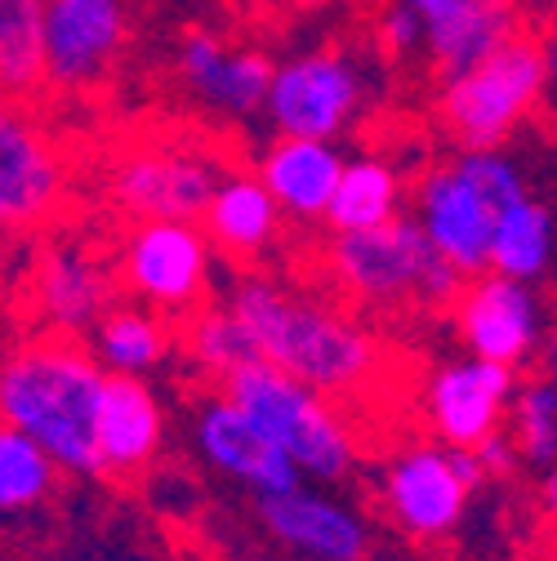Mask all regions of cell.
Here are the masks:
<instances>
[{
  "label": "cell",
  "mask_w": 557,
  "mask_h": 561,
  "mask_svg": "<svg viewBox=\"0 0 557 561\" xmlns=\"http://www.w3.org/2000/svg\"><path fill=\"white\" fill-rule=\"evenodd\" d=\"M228 308L246 321L268 366L334 401H353L384 379L388 347L379 334L326 299L282 286L263 272H246L228 295Z\"/></svg>",
  "instance_id": "1"
},
{
  "label": "cell",
  "mask_w": 557,
  "mask_h": 561,
  "mask_svg": "<svg viewBox=\"0 0 557 561\" xmlns=\"http://www.w3.org/2000/svg\"><path fill=\"white\" fill-rule=\"evenodd\" d=\"M103 383L90 343L49 330L0 357V424L41 442L62 472L103 477L94 442Z\"/></svg>",
  "instance_id": "2"
},
{
  "label": "cell",
  "mask_w": 557,
  "mask_h": 561,
  "mask_svg": "<svg viewBox=\"0 0 557 561\" xmlns=\"http://www.w3.org/2000/svg\"><path fill=\"white\" fill-rule=\"evenodd\" d=\"M326 267L334 286L371 312H442L464 290V276L433 250L414 215H397L371 232H334L326 241Z\"/></svg>",
  "instance_id": "3"
},
{
  "label": "cell",
  "mask_w": 557,
  "mask_h": 561,
  "mask_svg": "<svg viewBox=\"0 0 557 561\" xmlns=\"http://www.w3.org/2000/svg\"><path fill=\"white\" fill-rule=\"evenodd\" d=\"M224 392L295 459L304 477L343 481L362 463V437L353 428V419H348V410L334 397L291 379L286 370L254 362L237 370L224 383Z\"/></svg>",
  "instance_id": "4"
},
{
  "label": "cell",
  "mask_w": 557,
  "mask_h": 561,
  "mask_svg": "<svg viewBox=\"0 0 557 561\" xmlns=\"http://www.w3.org/2000/svg\"><path fill=\"white\" fill-rule=\"evenodd\" d=\"M544 85V45L531 36H509L473 72L446 81L442 125L468 152H496L518 129V121L539 103Z\"/></svg>",
  "instance_id": "5"
},
{
  "label": "cell",
  "mask_w": 557,
  "mask_h": 561,
  "mask_svg": "<svg viewBox=\"0 0 557 561\" xmlns=\"http://www.w3.org/2000/svg\"><path fill=\"white\" fill-rule=\"evenodd\" d=\"M481 468L473 450H455L442 442L397 446L379 477V508L388 522L414 543H442L464 522L468 495L481 485Z\"/></svg>",
  "instance_id": "6"
},
{
  "label": "cell",
  "mask_w": 557,
  "mask_h": 561,
  "mask_svg": "<svg viewBox=\"0 0 557 561\" xmlns=\"http://www.w3.org/2000/svg\"><path fill=\"white\" fill-rule=\"evenodd\" d=\"M211 237L196 224H134L116 259L121 290L170 321L192 317V308H201L205 286H211Z\"/></svg>",
  "instance_id": "7"
},
{
  "label": "cell",
  "mask_w": 557,
  "mask_h": 561,
  "mask_svg": "<svg viewBox=\"0 0 557 561\" xmlns=\"http://www.w3.org/2000/svg\"><path fill=\"white\" fill-rule=\"evenodd\" d=\"M219 183L224 179H215V161H205L196 148L157 144V138L125 148L107 170V192L121 215H129L134 224H196L205 219V205H211Z\"/></svg>",
  "instance_id": "8"
},
{
  "label": "cell",
  "mask_w": 557,
  "mask_h": 561,
  "mask_svg": "<svg viewBox=\"0 0 557 561\" xmlns=\"http://www.w3.org/2000/svg\"><path fill=\"white\" fill-rule=\"evenodd\" d=\"M192 437H196L201 459L215 472L241 481L254 500H272V495L299 490L304 472L295 468V459L276 446L228 392H211V397L196 401Z\"/></svg>",
  "instance_id": "9"
},
{
  "label": "cell",
  "mask_w": 557,
  "mask_h": 561,
  "mask_svg": "<svg viewBox=\"0 0 557 561\" xmlns=\"http://www.w3.org/2000/svg\"><path fill=\"white\" fill-rule=\"evenodd\" d=\"M67 201V161L54 138L0 94V228H36Z\"/></svg>",
  "instance_id": "10"
},
{
  "label": "cell",
  "mask_w": 557,
  "mask_h": 561,
  "mask_svg": "<svg viewBox=\"0 0 557 561\" xmlns=\"http://www.w3.org/2000/svg\"><path fill=\"white\" fill-rule=\"evenodd\" d=\"M451 317H455L464 347L481 362L522 370L544 347L539 304H535L531 286L513 276H500V272H481V276L464 280Z\"/></svg>",
  "instance_id": "11"
},
{
  "label": "cell",
  "mask_w": 557,
  "mask_h": 561,
  "mask_svg": "<svg viewBox=\"0 0 557 561\" xmlns=\"http://www.w3.org/2000/svg\"><path fill=\"white\" fill-rule=\"evenodd\" d=\"M518 388L522 379L509 366L481 357L446 362L424 379V419L442 446L477 450L491 433H500Z\"/></svg>",
  "instance_id": "12"
},
{
  "label": "cell",
  "mask_w": 557,
  "mask_h": 561,
  "mask_svg": "<svg viewBox=\"0 0 557 561\" xmlns=\"http://www.w3.org/2000/svg\"><path fill=\"white\" fill-rule=\"evenodd\" d=\"M362 107V81L353 62L334 49L286 62L272 81L268 116L286 138H330Z\"/></svg>",
  "instance_id": "13"
},
{
  "label": "cell",
  "mask_w": 557,
  "mask_h": 561,
  "mask_svg": "<svg viewBox=\"0 0 557 561\" xmlns=\"http://www.w3.org/2000/svg\"><path fill=\"white\" fill-rule=\"evenodd\" d=\"M414 219H420L433 250L464 280L491 272V241H496L500 215L481 201V192L464 179V170L455 161L437 165L420 179V192H414Z\"/></svg>",
  "instance_id": "14"
},
{
  "label": "cell",
  "mask_w": 557,
  "mask_h": 561,
  "mask_svg": "<svg viewBox=\"0 0 557 561\" xmlns=\"http://www.w3.org/2000/svg\"><path fill=\"white\" fill-rule=\"evenodd\" d=\"M125 41L121 0H49L45 5V81L81 90Z\"/></svg>",
  "instance_id": "15"
},
{
  "label": "cell",
  "mask_w": 557,
  "mask_h": 561,
  "mask_svg": "<svg viewBox=\"0 0 557 561\" xmlns=\"http://www.w3.org/2000/svg\"><path fill=\"white\" fill-rule=\"evenodd\" d=\"M36 308L54 334L86 339L116 308L121 276L90 245H54L36 267Z\"/></svg>",
  "instance_id": "16"
},
{
  "label": "cell",
  "mask_w": 557,
  "mask_h": 561,
  "mask_svg": "<svg viewBox=\"0 0 557 561\" xmlns=\"http://www.w3.org/2000/svg\"><path fill=\"white\" fill-rule=\"evenodd\" d=\"M99 463L103 477H138L161 459L166 446V405L152 392L148 379L134 375H107L103 397H99Z\"/></svg>",
  "instance_id": "17"
},
{
  "label": "cell",
  "mask_w": 557,
  "mask_h": 561,
  "mask_svg": "<svg viewBox=\"0 0 557 561\" xmlns=\"http://www.w3.org/2000/svg\"><path fill=\"white\" fill-rule=\"evenodd\" d=\"M259 522L276 543L308 561H366L371 557L366 522L348 504L330 495H312L304 485L291 490V495L259 500Z\"/></svg>",
  "instance_id": "18"
},
{
  "label": "cell",
  "mask_w": 557,
  "mask_h": 561,
  "mask_svg": "<svg viewBox=\"0 0 557 561\" xmlns=\"http://www.w3.org/2000/svg\"><path fill=\"white\" fill-rule=\"evenodd\" d=\"M343 157L326 144V138H276V144L259 157V183L272 192L286 219L317 224L334 201V187L343 179Z\"/></svg>",
  "instance_id": "19"
},
{
  "label": "cell",
  "mask_w": 557,
  "mask_h": 561,
  "mask_svg": "<svg viewBox=\"0 0 557 561\" xmlns=\"http://www.w3.org/2000/svg\"><path fill=\"white\" fill-rule=\"evenodd\" d=\"M282 232V205L259 183V174H228L205 205V237L228 259H263Z\"/></svg>",
  "instance_id": "20"
},
{
  "label": "cell",
  "mask_w": 557,
  "mask_h": 561,
  "mask_svg": "<svg viewBox=\"0 0 557 561\" xmlns=\"http://www.w3.org/2000/svg\"><path fill=\"white\" fill-rule=\"evenodd\" d=\"M174 321L152 312V308H134V304H116L90 334V353L99 357V366L107 375H134L148 379L157 366H166V357L174 353Z\"/></svg>",
  "instance_id": "21"
},
{
  "label": "cell",
  "mask_w": 557,
  "mask_h": 561,
  "mask_svg": "<svg viewBox=\"0 0 557 561\" xmlns=\"http://www.w3.org/2000/svg\"><path fill=\"white\" fill-rule=\"evenodd\" d=\"M397 205H401L397 170L379 157H357L343 165V179L326 209V224L330 232H371L397 219Z\"/></svg>",
  "instance_id": "22"
},
{
  "label": "cell",
  "mask_w": 557,
  "mask_h": 561,
  "mask_svg": "<svg viewBox=\"0 0 557 561\" xmlns=\"http://www.w3.org/2000/svg\"><path fill=\"white\" fill-rule=\"evenodd\" d=\"M513 32V19L504 5H496V0H477L473 10H464L459 19L442 23L429 32V58H433V72L442 81H455L464 72H473L477 62L491 58Z\"/></svg>",
  "instance_id": "23"
},
{
  "label": "cell",
  "mask_w": 557,
  "mask_h": 561,
  "mask_svg": "<svg viewBox=\"0 0 557 561\" xmlns=\"http://www.w3.org/2000/svg\"><path fill=\"white\" fill-rule=\"evenodd\" d=\"M45 81V0H0V94L23 99Z\"/></svg>",
  "instance_id": "24"
},
{
  "label": "cell",
  "mask_w": 557,
  "mask_h": 561,
  "mask_svg": "<svg viewBox=\"0 0 557 561\" xmlns=\"http://www.w3.org/2000/svg\"><path fill=\"white\" fill-rule=\"evenodd\" d=\"M183 353L219 383H228L237 370L263 362L259 343L246 330V321L224 304V308H196L183 325Z\"/></svg>",
  "instance_id": "25"
},
{
  "label": "cell",
  "mask_w": 557,
  "mask_h": 561,
  "mask_svg": "<svg viewBox=\"0 0 557 561\" xmlns=\"http://www.w3.org/2000/svg\"><path fill=\"white\" fill-rule=\"evenodd\" d=\"M553 259V215L539 201H518L509 215H500L496 224V241H491V272L513 276V280H531L548 267Z\"/></svg>",
  "instance_id": "26"
},
{
  "label": "cell",
  "mask_w": 557,
  "mask_h": 561,
  "mask_svg": "<svg viewBox=\"0 0 557 561\" xmlns=\"http://www.w3.org/2000/svg\"><path fill=\"white\" fill-rule=\"evenodd\" d=\"M62 468L54 455L32 442L27 433L0 424V513H27L41 508L58 490Z\"/></svg>",
  "instance_id": "27"
},
{
  "label": "cell",
  "mask_w": 557,
  "mask_h": 561,
  "mask_svg": "<svg viewBox=\"0 0 557 561\" xmlns=\"http://www.w3.org/2000/svg\"><path fill=\"white\" fill-rule=\"evenodd\" d=\"M272 81H276V67L268 54H254V49H224L205 72L192 81V90L205 99V103H215L224 112H259L268 107V94H272Z\"/></svg>",
  "instance_id": "28"
},
{
  "label": "cell",
  "mask_w": 557,
  "mask_h": 561,
  "mask_svg": "<svg viewBox=\"0 0 557 561\" xmlns=\"http://www.w3.org/2000/svg\"><path fill=\"white\" fill-rule=\"evenodd\" d=\"M513 442L535 468H557V388L539 375L513 397Z\"/></svg>",
  "instance_id": "29"
},
{
  "label": "cell",
  "mask_w": 557,
  "mask_h": 561,
  "mask_svg": "<svg viewBox=\"0 0 557 561\" xmlns=\"http://www.w3.org/2000/svg\"><path fill=\"white\" fill-rule=\"evenodd\" d=\"M455 165L464 170V179L481 192V201L496 209V215H509L518 201H526V183L518 174L513 161H504L500 152H464L455 157Z\"/></svg>",
  "instance_id": "30"
},
{
  "label": "cell",
  "mask_w": 557,
  "mask_h": 561,
  "mask_svg": "<svg viewBox=\"0 0 557 561\" xmlns=\"http://www.w3.org/2000/svg\"><path fill=\"white\" fill-rule=\"evenodd\" d=\"M473 455H477L481 477H513V468H518V442H513V437H504V428L486 437Z\"/></svg>",
  "instance_id": "31"
},
{
  "label": "cell",
  "mask_w": 557,
  "mask_h": 561,
  "mask_svg": "<svg viewBox=\"0 0 557 561\" xmlns=\"http://www.w3.org/2000/svg\"><path fill=\"white\" fill-rule=\"evenodd\" d=\"M384 36H388V45H393V49H410L420 36H429V27H424V19H420V14L406 10L401 0H397V5L384 14Z\"/></svg>",
  "instance_id": "32"
},
{
  "label": "cell",
  "mask_w": 557,
  "mask_h": 561,
  "mask_svg": "<svg viewBox=\"0 0 557 561\" xmlns=\"http://www.w3.org/2000/svg\"><path fill=\"white\" fill-rule=\"evenodd\" d=\"M406 10H414L424 19V27L433 32V27H442V23H451V19H459L464 10H473L477 0H401Z\"/></svg>",
  "instance_id": "33"
},
{
  "label": "cell",
  "mask_w": 557,
  "mask_h": 561,
  "mask_svg": "<svg viewBox=\"0 0 557 561\" xmlns=\"http://www.w3.org/2000/svg\"><path fill=\"white\" fill-rule=\"evenodd\" d=\"M539 357H544V379L557 388V321H553V325H548V334H544Z\"/></svg>",
  "instance_id": "34"
},
{
  "label": "cell",
  "mask_w": 557,
  "mask_h": 561,
  "mask_svg": "<svg viewBox=\"0 0 557 561\" xmlns=\"http://www.w3.org/2000/svg\"><path fill=\"white\" fill-rule=\"evenodd\" d=\"M539 495H544V508L557 517V468H548V477H544V485H539Z\"/></svg>",
  "instance_id": "35"
},
{
  "label": "cell",
  "mask_w": 557,
  "mask_h": 561,
  "mask_svg": "<svg viewBox=\"0 0 557 561\" xmlns=\"http://www.w3.org/2000/svg\"><path fill=\"white\" fill-rule=\"evenodd\" d=\"M544 77L557 85V41H553V45H544Z\"/></svg>",
  "instance_id": "36"
},
{
  "label": "cell",
  "mask_w": 557,
  "mask_h": 561,
  "mask_svg": "<svg viewBox=\"0 0 557 561\" xmlns=\"http://www.w3.org/2000/svg\"><path fill=\"white\" fill-rule=\"evenodd\" d=\"M286 5H295V10H312V5H326V0H286Z\"/></svg>",
  "instance_id": "37"
},
{
  "label": "cell",
  "mask_w": 557,
  "mask_h": 561,
  "mask_svg": "<svg viewBox=\"0 0 557 561\" xmlns=\"http://www.w3.org/2000/svg\"><path fill=\"white\" fill-rule=\"evenodd\" d=\"M496 5H509V0H496Z\"/></svg>",
  "instance_id": "38"
}]
</instances>
